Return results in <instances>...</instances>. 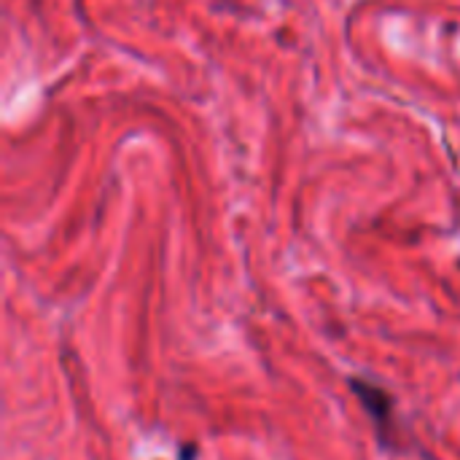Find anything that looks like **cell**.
<instances>
[{
  "mask_svg": "<svg viewBox=\"0 0 460 460\" xmlns=\"http://www.w3.org/2000/svg\"><path fill=\"white\" fill-rule=\"evenodd\" d=\"M350 388L358 396L367 415L372 418V426H375L380 442L391 447L396 442V402H394V396L383 385H375L367 377H353Z\"/></svg>",
  "mask_w": 460,
  "mask_h": 460,
  "instance_id": "6da1fadb",
  "label": "cell"
}]
</instances>
